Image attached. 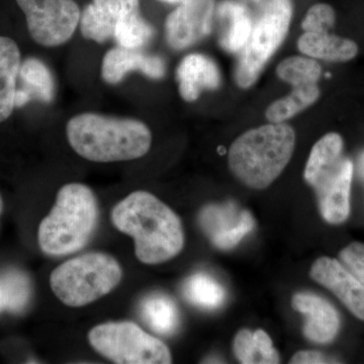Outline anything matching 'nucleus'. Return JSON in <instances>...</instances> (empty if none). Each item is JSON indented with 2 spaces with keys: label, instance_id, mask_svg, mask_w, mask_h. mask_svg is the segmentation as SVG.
<instances>
[{
  "label": "nucleus",
  "instance_id": "f257e3e1",
  "mask_svg": "<svg viewBox=\"0 0 364 364\" xmlns=\"http://www.w3.org/2000/svg\"><path fill=\"white\" fill-rule=\"evenodd\" d=\"M112 221L135 242L136 258L145 264H159L178 255L184 232L178 215L148 191H136L117 203Z\"/></svg>",
  "mask_w": 364,
  "mask_h": 364
},
{
  "label": "nucleus",
  "instance_id": "f03ea898",
  "mask_svg": "<svg viewBox=\"0 0 364 364\" xmlns=\"http://www.w3.org/2000/svg\"><path fill=\"white\" fill-rule=\"evenodd\" d=\"M66 135L79 156L100 163L138 159L147 154L152 144V134L143 122L95 112L71 117Z\"/></svg>",
  "mask_w": 364,
  "mask_h": 364
},
{
  "label": "nucleus",
  "instance_id": "7ed1b4c3",
  "mask_svg": "<svg viewBox=\"0 0 364 364\" xmlns=\"http://www.w3.org/2000/svg\"><path fill=\"white\" fill-rule=\"evenodd\" d=\"M296 134L282 123L265 124L237 138L229 150V166L249 188L269 186L293 155Z\"/></svg>",
  "mask_w": 364,
  "mask_h": 364
},
{
  "label": "nucleus",
  "instance_id": "20e7f679",
  "mask_svg": "<svg viewBox=\"0 0 364 364\" xmlns=\"http://www.w3.org/2000/svg\"><path fill=\"white\" fill-rule=\"evenodd\" d=\"M95 193L82 183H68L60 189L51 212L41 222L38 242L43 252L66 255L85 247L97 225Z\"/></svg>",
  "mask_w": 364,
  "mask_h": 364
},
{
  "label": "nucleus",
  "instance_id": "39448f33",
  "mask_svg": "<svg viewBox=\"0 0 364 364\" xmlns=\"http://www.w3.org/2000/svg\"><path fill=\"white\" fill-rule=\"evenodd\" d=\"M123 277L121 265L105 253H88L55 268L50 277L53 293L69 306H82L107 296Z\"/></svg>",
  "mask_w": 364,
  "mask_h": 364
},
{
  "label": "nucleus",
  "instance_id": "423d86ee",
  "mask_svg": "<svg viewBox=\"0 0 364 364\" xmlns=\"http://www.w3.org/2000/svg\"><path fill=\"white\" fill-rule=\"evenodd\" d=\"M291 16V0H267L237 64L235 78L240 87H250L257 81L267 62L286 39Z\"/></svg>",
  "mask_w": 364,
  "mask_h": 364
},
{
  "label": "nucleus",
  "instance_id": "0eeeda50",
  "mask_svg": "<svg viewBox=\"0 0 364 364\" xmlns=\"http://www.w3.org/2000/svg\"><path fill=\"white\" fill-rule=\"evenodd\" d=\"M95 351L119 364H168V347L132 322H109L95 326L88 333Z\"/></svg>",
  "mask_w": 364,
  "mask_h": 364
},
{
  "label": "nucleus",
  "instance_id": "6e6552de",
  "mask_svg": "<svg viewBox=\"0 0 364 364\" xmlns=\"http://www.w3.org/2000/svg\"><path fill=\"white\" fill-rule=\"evenodd\" d=\"M25 14L31 37L43 47H58L73 37L80 23L74 0H16Z\"/></svg>",
  "mask_w": 364,
  "mask_h": 364
},
{
  "label": "nucleus",
  "instance_id": "1a4fd4ad",
  "mask_svg": "<svg viewBox=\"0 0 364 364\" xmlns=\"http://www.w3.org/2000/svg\"><path fill=\"white\" fill-rule=\"evenodd\" d=\"M215 0H182L165 23L168 44L182 50L207 37L212 28Z\"/></svg>",
  "mask_w": 364,
  "mask_h": 364
},
{
  "label": "nucleus",
  "instance_id": "9d476101",
  "mask_svg": "<svg viewBox=\"0 0 364 364\" xmlns=\"http://www.w3.org/2000/svg\"><path fill=\"white\" fill-rule=\"evenodd\" d=\"M198 221L212 243L222 250L238 245L255 224L252 215L234 203L207 205L198 215Z\"/></svg>",
  "mask_w": 364,
  "mask_h": 364
},
{
  "label": "nucleus",
  "instance_id": "9b49d317",
  "mask_svg": "<svg viewBox=\"0 0 364 364\" xmlns=\"http://www.w3.org/2000/svg\"><path fill=\"white\" fill-rule=\"evenodd\" d=\"M311 277L336 294L355 317L364 321V286L339 261L321 257L311 268Z\"/></svg>",
  "mask_w": 364,
  "mask_h": 364
},
{
  "label": "nucleus",
  "instance_id": "f8f14e48",
  "mask_svg": "<svg viewBox=\"0 0 364 364\" xmlns=\"http://www.w3.org/2000/svg\"><path fill=\"white\" fill-rule=\"evenodd\" d=\"M352 176L353 164L345 158L339 169L315 188L321 215L330 224H341L348 218Z\"/></svg>",
  "mask_w": 364,
  "mask_h": 364
},
{
  "label": "nucleus",
  "instance_id": "ddd939ff",
  "mask_svg": "<svg viewBox=\"0 0 364 364\" xmlns=\"http://www.w3.org/2000/svg\"><path fill=\"white\" fill-rule=\"evenodd\" d=\"M136 70L148 77L160 79L165 75L166 66L160 57L121 46L109 50L102 59V76L109 85H117L129 72Z\"/></svg>",
  "mask_w": 364,
  "mask_h": 364
},
{
  "label": "nucleus",
  "instance_id": "4468645a",
  "mask_svg": "<svg viewBox=\"0 0 364 364\" xmlns=\"http://www.w3.org/2000/svg\"><path fill=\"white\" fill-rule=\"evenodd\" d=\"M293 306L306 316L304 334L316 343H328L336 337L340 328V318L334 306L317 294H296Z\"/></svg>",
  "mask_w": 364,
  "mask_h": 364
},
{
  "label": "nucleus",
  "instance_id": "2eb2a0df",
  "mask_svg": "<svg viewBox=\"0 0 364 364\" xmlns=\"http://www.w3.org/2000/svg\"><path fill=\"white\" fill-rule=\"evenodd\" d=\"M178 90L186 102H196L203 90H215L221 83L219 68L203 54L184 57L176 71Z\"/></svg>",
  "mask_w": 364,
  "mask_h": 364
},
{
  "label": "nucleus",
  "instance_id": "dca6fc26",
  "mask_svg": "<svg viewBox=\"0 0 364 364\" xmlns=\"http://www.w3.org/2000/svg\"><path fill=\"white\" fill-rule=\"evenodd\" d=\"M344 159L341 136L336 133L327 134L315 144L311 151L305 169L306 181L313 188H317L341 166Z\"/></svg>",
  "mask_w": 364,
  "mask_h": 364
},
{
  "label": "nucleus",
  "instance_id": "f3484780",
  "mask_svg": "<svg viewBox=\"0 0 364 364\" xmlns=\"http://www.w3.org/2000/svg\"><path fill=\"white\" fill-rule=\"evenodd\" d=\"M21 60L18 44L11 38L0 37V123L13 114L16 81Z\"/></svg>",
  "mask_w": 364,
  "mask_h": 364
},
{
  "label": "nucleus",
  "instance_id": "a211bd4d",
  "mask_svg": "<svg viewBox=\"0 0 364 364\" xmlns=\"http://www.w3.org/2000/svg\"><path fill=\"white\" fill-rule=\"evenodd\" d=\"M139 0H119L114 37L121 47L139 49L150 42L154 30L140 14Z\"/></svg>",
  "mask_w": 364,
  "mask_h": 364
},
{
  "label": "nucleus",
  "instance_id": "6ab92c4d",
  "mask_svg": "<svg viewBox=\"0 0 364 364\" xmlns=\"http://www.w3.org/2000/svg\"><path fill=\"white\" fill-rule=\"evenodd\" d=\"M298 47L306 56L331 62L350 61L358 53L353 41L330 35L329 32L305 33L299 38Z\"/></svg>",
  "mask_w": 364,
  "mask_h": 364
},
{
  "label": "nucleus",
  "instance_id": "aec40b11",
  "mask_svg": "<svg viewBox=\"0 0 364 364\" xmlns=\"http://www.w3.org/2000/svg\"><path fill=\"white\" fill-rule=\"evenodd\" d=\"M119 16V0H92L80 16V30L85 39L105 43L114 36Z\"/></svg>",
  "mask_w": 364,
  "mask_h": 364
},
{
  "label": "nucleus",
  "instance_id": "412c9836",
  "mask_svg": "<svg viewBox=\"0 0 364 364\" xmlns=\"http://www.w3.org/2000/svg\"><path fill=\"white\" fill-rule=\"evenodd\" d=\"M218 16L224 23L221 45L229 52H240L249 39L253 23L247 9L238 2H222L218 7Z\"/></svg>",
  "mask_w": 364,
  "mask_h": 364
},
{
  "label": "nucleus",
  "instance_id": "4be33fe9",
  "mask_svg": "<svg viewBox=\"0 0 364 364\" xmlns=\"http://www.w3.org/2000/svg\"><path fill=\"white\" fill-rule=\"evenodd\" d=\"M32 282L18 268L0 270V314H21L30 305Z\"/></svg>",
  "mask_w": 364,
  "mask_h": 364
},
{
  "label": "nucleus",
  "instance_id": "5701e85b",
  "mask_svg": "<svg viewBox=\"0 0 364 364\" xmlns=\"http://www.w3.org/2000/svg\"><path fill=\"white\" fill-rule=\"evenodd\" d=\"M140 315L157 334L169 336L178 329V308L166 294H152L144 298L140 304Z\"/></svg>",
  "mask_w": 364,
  "mask_h": 364
},
{
  "label": "nucleus",
  "instance_id": "b1692460",
  "mask_svg": "<svg viewBox=\"0 0 364 364\" xmlns=\"http://www.w3.org/2000/svg\"><path fill=\"white\" fill-rule=\"evenodd\" d=\"M233 349L235 355L241 363H279V356L273 348L272 339L262 330L254 333L241 330L235 337Z\"/></svg>",
  "mask_w": 364,
  "mask_h": 364
},
{
  "label": "nucleus",
  "instance_id": "393cba45",
  "mask_svg": "<svg viewBox=\"0 0 364 364\" xmlns=\"http://www.w3.org/2000/svg\"><path fill=\"white\" fill-rule=\"evenodd\" d=\"M184 298L203 310H215L224 304L226 291L218 280L205 273H196L184 282Z\"/></svg>",
  "mask_w": 364,
  "mask_h": 364
},
{
  "label": "nucleus",
  "instance_id": "a878e982",
  "mask_svg": "<svg viewBox=\"0 0 364 364\" xmlns=\"http://www.w3.org/2000/svg\"><path fill=\"white\" fill-rule=\"evenodd\" d=\"M23 86L21 90L28 93L33 100L51 102L55 97L54 78L44 62L37 58L26 59L21 64L18 73Z\"/></svg>",
  "mask_w": 364,
  "mask_h": 364
},
{
  "label": "nucleus",
  "instance_id": "bb28decb",
  "mask_svg": "<svg viewBox=\"0 0 364 364\" xmlns=\"http://www.w3.org/2000/svg\"><path fill=\"white\" fill-rule=\"evenodd\" d=\"M320 90L317 85L296 86L291 93L275 100L268 107L267 117L270 123H284L317 102Z\"/></svg>",
  "mask_w": 364,
  "mask_h": 364
},
{
  "label": "nucleus",
  "instance_id": "cd10ccee",
  "mask_svg": "<svg viewBox=\"0 0 364 364\" xmlns=\"http://www.w3.org/2000/svg\"><path fill=\"white\" fill-rule=\"evenodd\" d=\"M277 73L282 80L296 87L317 85L322 69L315 60L294 56L280 62L277 66Z\"/></svg>",
  "mask_w": 364,
  "mask_h": 364
},
{
  "label": "nucleus",
  "instance_id": "c85d7f7f",
  "mask_svg": "<svg viewBox=\"0 0 364 364\" xmlns=\"http://www.w3.org/2000/svg\"><path fill=\"white\" fill-rule=\"evenodd\" d=\"M335 11L326 4H315L309 9L301 26L305 33L329 32L334 26Z\"/></svg>",
  "mask_w": 364,
  "mask_h": 364
},
{
  "label": "nucleus",
  "instance_id": "c756f323",
  "mask_svg": "<svg viewBox=\"0 0 364 364\" xmlns=\"http://www.w3.org/2000/svg\"><path fill=\"white\" fill-rule=\"evenodd\" d=\"M340 258L364 286V244L354 242L340 252Z\"/></svg>",
  "mask_w": 364,
  "mask_h": 364
},
{
  "label": "nucleus",
  "instance_id": "7c9ffc66",
  "mask_svg": "<svg viewBox=\"0 0 364 364\" xmlns=\"http://www.w3.org/2000/svg\"><path fill=\"white\" fill-rule=\"evenodd\" d=\"M336 361L328 358L324 354L318 351H301L294 354L291 358V363L293 364H321L334 363Z\"/></svg>",
  "mask_w": 364,
  "mask_h": 364
},
{
  "label": "nucleus",
  "instance_id": "2f4dec72",
  "mask_svg": "<svg viewBox=\"0 0 364 364\" xmlns=\"http://www.w3.org/2000/svg\"><path fill=\"white\" fill-rule=\"evenodd\" d=\"M359 167H360V173L364 178V153L361 155L360 161H359Z\"/></svg>",
  "mask_w": 364,
  "mask_h": 364
},
{
  "label": "nucleus",
  "instance_id": "473e14b6",
  "mask_svg": "<svg viewBox=\"0 0 364 364\" xmlns=\"http://www.w3.org/2000/svg\"><path fill=\"white\" fill-rule=\"evenodd\" d=\"M2 210H4V198H2L1 195H0V215L2 214Z\"/></svg>",
  "mask_w": 364,
  "mask_h": 364
},
{
  "label": "nucleus",
  "instance_id": "72a5a7b5",
  "mask_svg": "<svg viewBox=\"0 0 364 364\" xmlns=\"http://www.w3.org/2000/svg\"><path fill=\"white\" fill-rule=\"evenodd\" d=\"M161 1L168 2V4H176V2H181L182 0H161Z\"/></svg>",
  "mask_w": 364,
  "mask_h": 364
},
{
  "label": "nucleus",
  "instance_id": "f704fd0d",
  "mask_svg": "<svg viewBox=\"0 0 364 364\" xmlns=\"http://www.w3.org/2000/svg\"><path fill=\"white\" fill-rule=\"evenodd\" d=\"M252 1H254V2H258V1H260V0H252Z\"/></svg>",
  "mask_w": 364,
  "mask_h": 364
}]
</instances>
